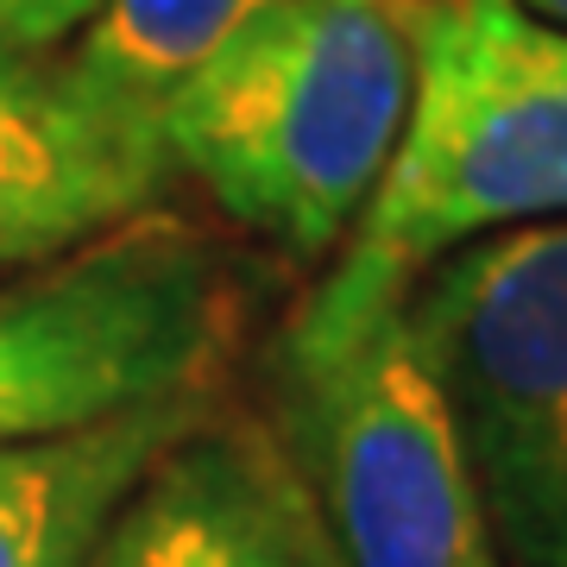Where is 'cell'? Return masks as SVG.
Returning <instances> with one entry per match:
<instances>
[{"label": "cell", "instance_id": "cell-1", "mask_svg": "<svg viewBox=\"0 0 567 567\" xmlns=\"http://www.w3.org/2000/svg\"><path fill=\"white\" fill-rule=\"evenodd\" d=\"M423 0H265L158 114L171 183L240 240L328 265L385 183L416 102Z\"/></svg>", "mask_w": 567, "mask_h": 567}, {"label": "cell", "instance_id": "cell-2", "mask_svg": "<svg viewBox=\"0 0 567 567\" xmlns=\"http://www.w3.org/2000/svg\"><path fill=\"white\" fill-rule=\"evenodd\" d=\"M410 278L347 240L246 347V404L347 567H505L454 416L410 334Z\"/></svg>", "mask_w": 567, "mask_h": 567}, {"label": "cell", "instance_id": "cell-3", "mask_svg": "<svg viewBox=\"0 0 567 567\" xmlns=\"http://www.w3.org/2000/svg\"><path fill=\"white\" fill-rule=\"evenodd\" d=\"M259 265L171 203L0 278V447L234 385Z\"/></svg>", "mask_w": 567, "mask_h": 567}, {"label": "cell", "instance_id": "cell-4", "mask_svg": "<svg viewBox=\"0 0 567 567\" xmlns=\"http://www.w3.org/2000/svg\"><path fill=\"white\" fill-rule=\"evenodd\" d=\"M529 221H567V32L517 0H423L416 102L353 246L423 271Z\"/></svg>", "mask_w": 567, "mask_h": 567}, {"label": "cell", "instance_id": "cell-5", "mask_svg": "<svg viewBox=\"0 0 567 567\" xmlns=\"http://www.w3.org/2000/svg\"><path fill=\"white\" fill-rule=\"evenodd\" d=\"M404 309L498 561L567 567V221L429 259Z\"/></svg>", "mask_w": 567, "mask_h": 567}, {"label": "cell", "instance_id": "cell-6", "mask_svg": "<svg viewBox=\"0 0 567 567\" xmlns=\"http://www.w3.org/2000/svg\"><path fill=\"white\" fill-rule=\"evenodd\" d=\"M164 189L152 126L102 102L63 51L0 44V278L102 240Z\"/></svg>", "mask_w": 567, "mask_h": 567}, {"label": "cell", "instance_id": "cell-7", "mask_svg": "<svg viewBox=\"0 0 567 567\" xmlns=\"http://www.w3.org/2000/svg\"><path fill=\"white\" fill-rule=\"evenodd\" d=\"M95 567H347L303 480L246 398L215 404L145 466Z\"/></svg>", "mask_w": 567, "mask_h": 567}, {"label": "cell", "instance_id": "cell-8", "mask_svg": "<svg viewBox=\"0 0 567 567\" xmlns=\"http://www.w3.org/2000/svg\"><path fill=\"white\" fill-rule=\"evenodd\" d=\"M227 391L234 385L0 447V567H95L145 466Z\"/></svg>", "mask_w": 567, "mask_h": 567}, {"label": "cell", "instance_id": "cell-9", "mask_svg": "<svg viewBox=\"0 0 567 567\" xmlns=\"http://www.w3.org/2000/svg\"><path fill=\"white\" fill-rule=\"evenodd\" d=\"M265 0H102L95 20L63 44L76 76L158 133L164 102L196 76Z\"/></svg>", "mask_w": 567, "mask_h": 567}, {"label": "cell", "instance_id": "cell-10", "mask_svg": "<svg viewBox=\"0 0 567 567\" xmlns=\"http://www.w3.org/2000/svg\"><path fill=\"white\" fill-rule=\"evenodd\" d=\"M102 0H0V44L13 51H63Z\"/></svg>", "mask_w": 567, "mask_h": 567}, {"label": "cell", "instance_id": "cell-11", "mask_svg": "<svg viewBox=\"0 0 567 567\" xmlns=\"http://www.w3.org/2000/svg\"><path fill=\"white\" fill-rule=\"evenodd\" d=\"M529 20H543V25H555V32H567V0H517Z\"/></svg>", "mask_w": 567, "mask_h": 567}]
</instances>
